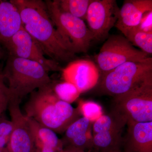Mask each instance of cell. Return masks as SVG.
Masks as SVG:
<instances>
[{
  "instance_id": "6da1fadb",
  "label": "cell",
  "mask_w": 152,
  "mask_h": 152,
  "mask_svg": "<svg viewBox=\"0 0 152 152\" xmlns=\"http://www.w3.org/2000/svg\"><path fill=\"white\" fill-rule=\"evenodd\" d=\"M20 15L22 26L37 43L45 55L57 63H70L75 54L57 31L50 18L45 1L10 0Z\"/></svg>"
},
{
  "instance_id": "7a4b0ae2",
  "label": "cell",
  "mask_w": 152,
  "mask_h": 152,
  "mask_svg": "<svg viewBox=\"0 0 152 152\" xmlns=\"http://www.w3.org/2000/svg\"><path fill=\"white\" fill-rule=\"evenodd\" d=\"M51 83L30 94L25 105V115L56 133L61 134L80 118V113L78 108H74L70 104L57 97L52 90Z\"/></svg>"
},
{
  "instance_id": "3957f363",
  "label": "cell",
  "mask_w": 152,
  "mask_h": 152,
  "mask_svg": "<svg viewBox=\"0 0 152 152\" xmlns=\"http://www.w3.org/2000/svg\"><path fill=\"white\" fill-rule=\"evenodd\" d=\"M1 74L11 96V100L20 103L26 96L50 84L48 72L39 63L8 56Z\"/></svg>"
},
{
  "instance_id": "277c9868",
  "label": "cell",
  "mask_w": 152,
  "mask_h": 152,
  "mask_svg": "<svg viewBox=\"0 0 152 152\" xmlns=\"http://www.w3.org/2000/svg\"><path fill=\"white\" fill-rule=\"evenodd\" d=\"M114 113L128 125L152 122V76L115 97Z\"/></svg>"
},
{
  "instance_id": "5b68a950",
  "label": "cell",
  "mask_w": 152,
  "mask_h": 152,
  "mask_svg": "<svg viewBox=\"0 0 152 152\" xmlns=\"http://www.w3.org/2000/svg\"><path fill=\"white\" fill-rule=\"evenodd\" d=\"M45 3L56 29L71 52L86 53L94 38L84 21L62 10L57 0Z\"/></svg>"
},
{
  "instance_id": "8992f818",
  "label": "cell",
  "mask_w": 152,
  "mask_h": 152,
  "mask_svg": "<svg viewBox=\"0 0 152 152\" xmlns=\"http://www.w3.org/2000/svg\"><path fill=\"white\" fill-rule=\"evenodd\" d=\"M152 76V58L143 62H128L102 74L100 89L115 97L130 90Z\"/></svg>"
},
{
  "instance_id": "52a82bcc",
  "label": "cell",
  "mask_w": 152,
  "mask_h": 152,
  "mask_svg": "<svg viewBox=\"0 0 152 152\" xmlns=\"http://www.w3.org/2000/svg\"><path fill=\"white\" fill-rule=\"evenodd\" d=\"M151 58L136 48L124 36L112 35L95 56V64L102 75L125 63L145 61Z\"/></svg>"
},
{
  "instance_id": "ba28073f",
  "label": "cell",
  "mask_w": 152,
  "mask_h": 152,
  "mask_svg": "<svg viewBox=\"0 0 152 152\" xmlns=\"http://www.w3.org/2000/svg\"><path fill=\"white\" fill-rule=\"evenodd\" d=\"M4 47L8 56L39 63L48 72L62 70L58 63L45 57L37 43L23 27Z\"/></svg>"
},
{
  "instance_id": "9c48e42d",
  "label": "cell",
  "mask_w": 152,
  "mask_h": 152,
  "mask_svg": "<svg viewBox=\"0 0 152 152\" xmlns=\"http://www.w3.org/2000/svg\"><path fill=\"white\" fill-rule=\"evenodd\" d=\"M120 9L115 0H92L86 20L94 40H103L107 37L118 20Z\"/></svg>"
},
{
  "instance_id": "30bf717a",
  "label": "cell",
  "mask_w": 152,
  "mask_h": 152,
  "mask_svg": "<svg viewBox=\"0 0 152 152\" xmlns=\"http://www.w3.org/2000/svg\"><path fill=\"white\" fill-rule=\"evenodd\" d=\"M126 123L113 114L103 115L94 122L93 146L96 152H105L120 148L121 144L120 134Z\"/></svg>"
},
{
  "instance_id": "8fae6325",
  "label": "cell",
  "mask_w": 152,
  "mask_h": 152,
  "mask_svg": "<svg viewBox=\"0 0 152 152\" xmlns=\"http://www.w3.org/2000/svg\"><path fill=\"white\" fill-rule=\"evenodd\" d=\"M20 103L10 100L8 109L14 129L9 140L8 152H35L32 132L27 117L22 113Z\"/></svg>"
},
{
  "instance_id": "7c38bea8",
  "label": "cell",
  "mask_w": 152,
  "mask_h": 152,
  "mask_svg": "<svg viewBox=\"0 0 152 152\" xmlns=\"http://www.w3.org/2000/svg\"><path fill=\"white\" fill-rule=\"evenodd\" d=\"M62 71L65 81L74 85L80 94L91 89L99 81V69L90 60H74Z\"/></svg>"
},
{
  "instance_id": "4fadbf2b",
  "label": "cell",
  "mask_w": 152,
  "mask_h": 152,
  "mask_svg": "<svg viewBox=\"0 0 152 152\" xmlns=\"http://www.w3.org/2000/svg\"><path fill=\"white\" fill-rule=\"evenodd\" d=\"M152 11V0H126L120 9L115 27L124 35L137 28L145 13Z\"/></svg>"
},
{
  "instance_id": "5bb4252c",
  "label": "cell",
  "mask_w": 152,
  "mask_h": 152,
  "mask_svg": "<svg viewBox=\"0 0 152 152\" xmlns=\"http://www.w3.org/2000/svg\"><path fill=\"white\" fill-rule=\"evenodd\" d=\"M91 122L86 118H79L66 129L62 142L64 148L70 147L85 151L93 147V139L90 137Z\"/></svg>"
},
{
  "instance_id": "9a60e30c",
  "label": "cell",
  "mask_w": 152,
  "mask_h": 152,
  "mask_svg": "<svg viewBox=\"0 0 152 152\" xmlns=\"http://www.w3.org/2000/svg\"><path fill=\"white\" fill-rule=\"evenodd\" d=\"M129 126L124 152H152V122Z\"/></svg>"
},
{
  "instance_id": "2e32d148",
  "label": "cell",
  "mask_w": 152,
  "mask_h": 152,
  "mask_svg": "<svg viewBox=\"0 0 152 152\" xmlns=\"http://www.w3.org/2000/svg\"><path fill=\"white\" fill-rule=\"evenodd\" d=\"M22 27L16 7L10 1L0 0V43L3 46Z\"/></svg>"
},
{
  "instance_id": "e0dca14e",
  "label": "cell",
  "mask_w": 152,
  "mask_h": 152,
  "mask_svg": "<svg viewBox=\"0 0 152 152\" xmlns=\"http://www.w3.org/2000/svg\"><path fill=\"white\" fill-rule=\"evenodd\" d=\"M27 118L34 137L35 149L62 151V142L56 133L32 119Z\"/></svg>"
},
{
  "instance_id": "ac0fdd59",
  "label": "cell",
  "mask_w": 152,
  "mask_h": 152,
  "mask_svg": "<svg viewBox=\"0 0 152 152\" xmlns=\"http://www.w3.org/2000/svg\"><path fill=\"white\" fill-rule=\"evenodd\" d=\"M124 36L133 46L149 56L152 55V32H145L136 28L128 31Z\"/></svg>"
},
{
  "instance_id": "d6986e66",
  "label": "cell",
  "mask_w": 152,
  "mask_h": 152,
  "mask_svg": "<svg viewBox=\"0 0 152 152\" xmlns=\"http://www.w3.org/2000/svg\"><path fill=\"white\" fill-rule=\"evenodd\" d=\"M62 10L84 21L92 0H57Z\"/></svg>"
},
{
  "instance_id": "ffe728a7",
  "label": "cell",
  "mask_w": 152,
  "mask_h": 152,
  "mask_svg": "<svg viewBox=\"0 0 152 152\" xmlns=\"http://www.w3.org/2000/svg\"><path fill=\"white\" fill-rule=\"evenodd\" d=\"M52 90L61 100L70 104L78 99L80 93L74 85L69 82H53L51 83Z\"/></svg>"
},
{
  "instance_id": "44dd1931",
  "label": "cell",
  "mask_w": 152,
  "mask_h": 152,
  "mask_svg": "<svg viewBox=\"0 0 152 152\" xmlns=\"http://www.w3.org/2000/svg\"><path fill=\"white\" fill-rule=\"evenodd\" d=\"M78 109L83 117L87 118L91 122H94L103 115L102 107L96 103L91 101H81Z\"/></svg>"
},
{
  "instance_id": "7402d4cb",
  "label": "cell",
  "mask_w": 152,
  "mask_h": 152,
  "mask_svg": "<svg viewBox=\"0 0 152 152\" xmlns=\"http://www.w3.org/2000/svg\"><path fill=\"white\" fill-rule=\"evenodd\" d=\"M11 96L8 88L1 72L0 73V118L4 115L5 112L8 108Z\"/></svg>"
},
{
  "instance_id": "603a6c76",
  "label": "cell",
  "mask_w": 152,
  "mask_h": 152,
  "mask_svg": "<svg viewBox=\"0 0 152 152\" xmlns=\"http://www.w3.org/2000/svg\"><path fill=\"white\" fill-rule=\"evenodd\" d=\"M14 129L11 121L7 119L4 115L0 118V133L9 141Z\"/></svg>"
},
{
  "instance_id": "cb8c5ba5",
  "label": "cell",
  "mask_w": 152,
  "mask_h": 152,
  "mask_svg": "<svg viewBox=\"0 0 152 152\" xmlns=\"http://www.w3.org/2000/svg\"><path fill=\"white\" fill-rule=\"evenodd\" d=\"M137 28L145 32H152V11L144 14Z\"/></svg>"
},
{
  "instance_id": "d4e9b609",
  "label": "cell",
  "mask_w": 152,
  "mask_h": 152,
  "mask_svg": "<svg viewBox=\"0 0 152 152\" xmlns=\"http://www.w3.org/2000/svg\"><path fill=\"white\" fill-rule=\"evenodd\" d=\"M8 142V140L0 133V148L6 152H8L7 151V146Z\"/></svg>"
},
{
  "instance_id": "484cf974",
  "label": "cell",
  "mask_w": 152,
  "mask_h": 152,
  "mask_svg": "<svg viewBox=\"0 0 152 152\" xmlns=\"http://www.w3.org/2000/svg\"><path fill=\"white\" fill-rule=\"evenodd\" d=\"M62 152H86L83 151L75 148H70V147H66L64 148Z\"/></svg>"
},
{
  "instance_id": "4316f807",
  "label": "cell",
  "mask_w": 152,
  "mask_h": 152,
  "mask_svg": "<svg viewBox=\"0 0 152 152\" xmlns=\"http://www.w3.org/2000/svg\"><path fill=\"white\" fill-rule=\"evenodd\" d=\"M6 50L3 45L0 43V61L4 57Z\"/></svg>"
},
{
  "instance_id": "83f0119b",
  "label": "cell",
  "mask_w": 152,
  "mask_h": 152,
  "mask_svg": "<svg viewBox=\"0 0 152 152\" xmlns=\"http://www.w3.org/2000/svg\"><path fill=\"white\" fill-rule=\"evenodd\" d=\"M105 152H123L121 151L120 148L117 149H115L113 150H111V151H108Z\"/></svg>"
},
{
  "instance_id": "f1b7e54d",
  "label": "cell",
  "mask_w": 152,
  "mask_h": 152,
  "mask_svg": "<svg viewBox=\"0 0 152 152\" xmlns=\"http://www.w3.org/2000/svg\"><path fill=\"white\" fill-rule=\"evenodd\" d=\"M3 67V66L2 64H1V61H0V73L1 72L2 70Z\"/></svg>"
},
{
  "instance_id": "f546056e",
  "label": "cell",
  "mask_w": 152,
  "mask_h": 152,
  "mask_svg": "<svg viewBox=\"0 0 152 152\" xmlns=\"http://www.w3.org/2000/svg\"><path fill=\"white\" fill-rule=\"evenodd\" d=\"M0 152H6L5 151H4V150H3L1 148H0Z\"/></svg>"
}]
</instances>
